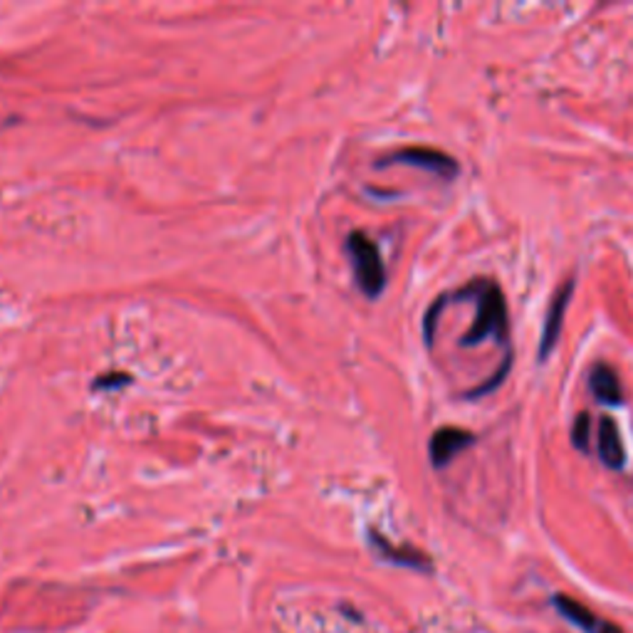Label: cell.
Returning a JSON list of instances; mask_svg holds the SVG:
<instances>
[{
	"label": "cell",
	"instance_id": "1",
	"mask_svg": "<svg viewBox=\"0 0 633 633\" xmlns=\"http://www.w3.org/2000/svg\"><path fill=\"white\" fill-rule=\"evenodd\" d=\"M460 292L478 297V317H475L473 327L465 331L460 344L473 347V344H480L488 337L499 341L508 340V304H505V294H502L498 282L480 277V280H473L470 285H465Z\"/></svg>",
	"mask_w": 633,
	"mask_h": 633
},
{
	"label": "cell",
	"instance_id": "2",
	"mask_svg": "<svg viewBox=\"0 0 633 633\" xmlns=\"http://www.w3.org/2000/svg\"><path fill=\"white\" fill-rule=\"evenodd\" d=\"M347 250L351 265H354V275H357L359 290L366 297H379L386 287V268L381 252L376 248V242L361 231H354L347 238Z\"/></svg>",
	"mask_w": 633,
	"mask_h": 633
},
{
	"label": "cell",
	"instance_id": "3",
	"mask_svg": "<svg viewBox=\"0 0 633 633\" xmlns=\"http://www.w3.org/2000/svg\"><path fill=\"white\" fill-rule=\"evenodd\" d=\"M391 163H409V166H419L430 173H436L443 181H453L458 176V161L453 156H448L446 152H438L430 146H406L399 152L389 153L386 159H381L376 166H391Z\"/></svg>",
	"mask_w": 633,
	"mask_h": 633
},
{
	"label": "cell",
	"instance_id": "4",
	"mask_svg": "<svg viewBox=\"0 0 633 633\" xmlns=\"http://www.w3.org/2000/svg\"><path fill=\"white\" fill-rule=\"evenodd\" d=\"M574 287H577V280H571L569 277V280H564L562 285L557 287V292L552 294V302H549V310H547V320H544L542 341H539V359H542V361H547L549 351H552L557 340H559L564 312H567V307H569Z\"/></svg>",
	"mask_w": 633,
	"mask_h": 633
},
{
	"label": "cell",
	"instance_id": "5",
	"mask_svg": "<svg viewBox=\"0 0 633 633\" xmlns=\"http://www.w3.org/2000/svg\"><path fill=\"white\" fill-rule=\"evenodd\" d=\"M475 443V436L470 430L453 429V426H446V429H438L433 436H430L429 443V455L433 468H446L455 455L463 453L465 448H470Z\"/></svg>",
	"mask_w": 633,
	"mask_h": 633
},
{
	"label": "cell",
	"instance_id": "6",
	"mask_svg": "<svg viewBox=\"0 0 633 633\" xmlns=\"http://www.w3.org/2000/svg\"><path fill=\"white\" fill-rule=\"evenodd\" d=\"M554 607H557V611H559L569 624H574L584 633H624L618 626L611 624V621L598 618L591 608L584 607L577 598L559 594V597H554Z\"/></svg>",
	"mask_w": 633,
	"mask_h": 633
},
{
	"label": "cell",
	"instance_id": "7",
	"mask_svg": "<svg viewBox=\"0 0 633 633\" xmlns=\"http://www.w3.org/2000/svg\"><path fill=\"white\" fill-rule=\"evenodd\" d=\"M597 446L601 463L611 468V470H621L626 465V448L621 440V430L616 426V420L611 416H604L598 420L597 430Z\"/></svg>",
	"mask_w": 633,
	"mask_h": 633
},
{
	"label": "cell",
	"instance_id": "8",
	"mask_svg": "<svg viewBox=\"0 0 633 633\" xmlns=\"http://www.w3.org/2000/svg\"><path fill=\"white\" fill-rule=\"evenodd\" d=\"M588 384H591V391L597 396L598 401L607 403V406H618L624 401V389H621V381L618 376L608 364L598 361L591 369V376H588Z\"/></svg>",
	"mask_w": 633,
	"mask_h": 633
},
{
	"label": "cell",
	"instance_id": "9",
	"mask_svg": "<svg viewBox=\"0 0 633 633\" xmlns=\"http://www.w3.org/2000/svg\"><path fill=\"white\" fill-rule=\"evenodd\" d=\"M371 542H374V547L381 552L384 559H391V562L403 564V567H413V569H430V559L419 549H410V547H399L396 549L391 542H386L384 537L376 535V532L371 535Z\"/></svg>",
	"mask_w": 633,
	"mask_h": 633
},
{
	"label": "cell",
	"instance_id": "10",
	"mask_svg": "<svg viewBox=\"0 0 633 633\" xmlns=\"http://www.w3.org/2000/svg\"><path fill=\"white\" fill-rule=\"evenodd\" d=\"M588 438H591V419H588L587 410H581L579 416H577V420H574V426H571V443H574L577 450L587 453Z\"/></svg>",
	"mask_w": 633,
	"mask_h": 633
},
{
	"label": "cell",
	"instance_id": "11",
	"mask_svg": "<svg viewBox=\"0 0 633 633\" xmlns=\"http://www.w3.org/2000/svg\"><path fill=\"white\" fill-rule=\"evenodd\" d=\"M132 381V376L129 374H102L94 381V389H112V386H124Z\"/></svg>",
	"mask_w": 633,
	"mask_h": 633
}]
</instances>
